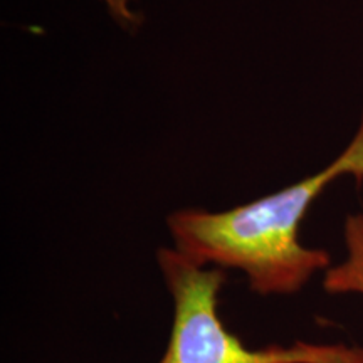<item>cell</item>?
Instances as JSON below:
<instances>
[{
	"mask_svg": "<svg viewBox=\"0 0 363 363\" xmlns=\"http://www.w3.org/2000/svg\"><path fill=\"white\" fill-rule=\"evenodd\" d=\"M343 175L363 182V116L348 147L318 174L229 211H175L167 225L177 251L195 264L242 271L261 296L293 294L330 267L328 252L299 242V225L311 203Z\"/></svg>",
	"mask_w": 363,
	"mask_h": 363,
	"instance_id": "6da1fadb",
	"label": "cell"
},
{
	"mask_svg": "<svg viewBox=\"0 0 363 363\" xmlns=\"http://www.w3.org/2000/svg\"><path fill=\"white\" fill-rule=\"evenodd\" d=\"M157 261L174 299L170 340L158 363H363L360 348L310 343L249 348L217 313L224 269L195 264L175 247L158 249Z\"/></svg>",
	"mask_w": 363,
	"mask_h": 363,
	"instance_id": "7a4b0ae2",
	"label": "cell"
},
{
	"mask_svg": "<svg viewBox=\"0 0 363 363\" xmlns=\"http://www.w3.org/2000/svg\"><path fill=\"white\" fill-rule=\"evenodd\" d=\"M345 244L348 257L342 264L328 267L323 288L330 294H363V216H348L345 220Z\"/></svg>",
	"mask_w": 363,
	"mask_h": 363,
	"instance_id": "3957f363",
	"label": "cell"
},
{
	"mask_svg": "<svg viewBox=\"0 0 363 363\" xmlns=\"http://www.w3.org/2000/svg\"><path fill=\"white\" fill-rule=\"evenodd\" d=\"M101 2L106 6L116 24H120L123 29L131 30L140 26V16L131 7V0H101Z\"/></svg>",
	"mask_w": 363,
	"mask_h": 363,
	"instance_id": "277c9868",
	"label": "cell"
}]
</instances>
